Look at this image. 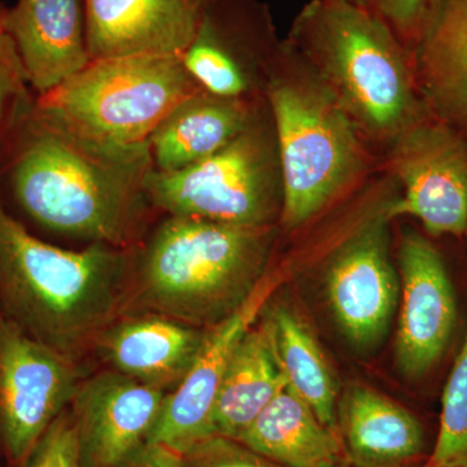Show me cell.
<instances>
[{"mask_svg": "<svg viewBox=\"0 0 467 467\" xmlns=\"http://www.w3.org/2000/svg\"><path fill=\"white\" fill-rule=\"evenodd\" d=\"M279 45L269 8L259 0H205L181 60L202 90L257 99Z\"/></svg>", "mask_w": 467, "mask_h": 467, "instance_id": "30bf717a", "label": "cell"}, {"mask_svg": "<svg viewBox=\"0 0 467 467\" xmlns=\"http://www.w3.org/2000/svg\"><path fill=\"white\" fill-rule=\"evenodd\" d=\"M389 155L402 190L387 208L389 220L413 217L431 238H465L466 135L429 113L389 144Z\"/></svg>", "mask_w": 467, "mask_h": 467, "instance_id": "ba28073f", "label": "cell"}, {"mask_svg": "<svg viewBox=\"0 0 467 467\" xmlns=\"http://www.w3.org/2000/svg\"><path fill=\"white\" fill-rule=\"evenodd\" d=\"M463 239H466V241H467V230H466V234H465V238H463Z\"/></svg>", "mask_w": 467, "mask_h": 467, "instance_id": "836d02e7", "label": "cell"}, {"mask_svg": "<svg viewBox=\"0 0 467 467\" xmlns=\"http://www.w3.org/2000/svg\"><path fill=\"white\" fill-rule=\"evenodd\" d=\"M207 334L208 328L165 316L133 313L107 326L92 346L110 370L171 393L189 373Z\"/></svg>", "mask_w": 467, "mask_h": 467, "instance_id": "e0dca14e", "label": "cell"}, {"mask_svg": "<svg viewBox=\"0 0 467 467\" xmlns=\"http://www.w3.org/2000/svg\"><path fill=\"white\" fill-rule=\"evenodd\" d=\"M282 174V226L296 229L365 173L362 135L330 90L281 41L264 90Z\"/></svg>", "mask_w": 467, "mask_h": 467, "instance_id": "5b68a950", "label": "cell"}, {"mask_svg": "<svg viewBox=\"0 0 467 467\" xmlns=\"http://www.w3.org/2000/svg\"><path fill=\"white\" fill-rule=\"evenodd\" d=\"M134 248L57 247L0 202V309L24 333L73 358L122 317Z\"/></svg>", "mask_w": 467, "mask_h": 467, "instance_id": "7a4b0ae2", "label": "cell"}, {"mask_svg": "<svg viewBox=\"0 0 467 467\" xmlns=\"http://www.w3.org/2000/svg\"><path fill=\"white\" fill-rule=\"evenodd\" d=\"M288 387L337 434L339 387L330 362L310 326L285 304L269 301L260 316Z\"/></svg>", "mask_w": 467, "mask_h": 467, "instance_id": "603a6c76", "label": "cell"}, {"mask_svg": "<svg viewBox=\"0 0 467 467\" xmlns=\"http://www.w3.org/2000/svg\"><path fill=\"white\" fill-rule=\"evenodd\" d=\"M328 467H352L347 462L346 459L339 461V462L334 463V465H330Z\"/></svg>", "mask_w": 467, "mask_h": 467, "instance_id": "d6a6232c", "label": "cell"}, {"mask_svg": "<svg viewBox=\"0 0 467 467\" xmlns=\"http://www.w3.org/2000/svg\"><path fill=\"white\" fill-rule=\"evenodd\" d=\"M285 41L339 101L362 137L391 144L429 115L413 52L370 8L312 0L295 17Z\"/></svg>", "mask_w": 467, "mask_h": 467, "instance_id": "277c9868", "label": "cell"}, {"mask_svg": "<svg viewBox=\"0 0 467 467\" xmlns=\"http://www.w3.org/2000/svg\"><path fill=\"white\" fill-rule=\"evenodd\" d=\"M115 467H183V454L161 442L147 441Z\"/></svg>", "mask_w": 467, "mask_h": 467, "instance_id": "f1b7e54d", "label": "cell"}, {"mask_svg": "<svg viewBox=\"0 0 467 467\" xmlns=\"http://www.w3.org/2000/svg\"><path fill=\"white\" fill-rule=\"evenodd\" d=\"M160 217L134 247L125 315L153 313L214 327L241 308L267 275L275 226Z\"/></svg>", "mask_w": 467, "mask_h": 467, "instance_id": "3957f363", "label": "cell"}, {"mask_svg": "<svg viewBox=\"0 0 467 467\" xmlns=\"http://www.w3.org/2000/svg\"><path fill=\"white\" fill-rule=\"evenodd\" d=\"M413 60L427 110L467 137V0H442Z\"/></svg>", "mask_w": 467, "mask_h": 467, "instance_id": "ffe728a7", "label": "cell"}, {"mask_svg": "<svg viewBox=\"0 0 467 467\" xmlns=\"http://www.w3.org/2000/svg\"><path fill=\"white\" fill-rule=\"evenodd\" d=\"M167 395L115 370L79 383L70 410L85 467H115L146 444Z\"/></svg>", "mask_w": 467, "mask_h": 467, "instance_id": "4fadbf2b", "label": "cell"}, {"mask_svg": "<svg viewBox=\"0 0 467 467\" xmlns=\"http://www.w3.org/2000/svg\"><path fill=\"white\" fill-rule=\"evenodd\" d=\"M261 319L244 334L227 365L213 409L214 434L239 439L287 387Z\"/></svg>", "mask_w": 467, "mask_h": 467, "instance_id": "7402d4cb", "label": "cell"}, {"mask_svg": "<svg viewBox=\"0 0 467 467\" xmlns=\"http://www.w3.org/2000/svg\"><path fill=\"white\" fill-rule=\"evenodd\" d=\"M8 8L0 5V36H5V17H7Z\"/></svg>", "mask_w": 467, "mask_h": 467, "instance_id": "4dcf8cb0", "label": "cell"}, {"mask_svg": "<svg viewBox=\"0 0 467 467\" xmlns=\"http://www.w3.org/2000/svg\"><path fill=\"white\" fill-rule=\"evenodd\" d=\"M278 279L267 275L250 299L214 327L182 383L168 393L149 441L161 442L184 453L196 442L214 435L213 409L234 349L256 324Z\"/></svg>", "mask_w": 467, "mask_h": 467, "instance_id": "5bb4252c", "label": "cell"}, {"mask_svg": "<svg viewBox=\"0 0 467 467\" xmlns=\"http://www.w3.org/2000/svg\"><path fill=\"white\" fill-rule=\"evenodd\" d=\"M395 361L410 380L422 379L444 358L459 325L456 287L435 238L408 232L399 247Z\"/></svg>", "mask_w": 467, "mask_h": 467, "instance_id": "7c38bea8", "label": "cell"}, {"mask_svg": "<svg viewBox=\"0 0 467 467\" xmlns=\"http://www.w3.org/2000/svg\"><path fill=\"white\" fill-rule=\"evenodd\" d=\"M72 358L33 339L0 309V450L15 467L72 404L79 386Z\"/></svg>", "mask_w": 467, "mask_h": 467, "instance_id": "9c48e42d", "label": "cell"}, {"mask_svg": "<svg viewBox=\"0 0 467 467\" xmlns=\"http://www.w3.org/2000/svg\"><path fill=\"white\" fill-rule=\"evenodd\" d=\"M152 171L149 143L94 137L36 99L0 150V202L34 234L134 248L160 216Z\"/></svg>", "mask_w": 467, "mask_h": 467, "instance_id": "6da1fadb", "label": "cell"}, {"mask_svg": "<svg viewBox=\"0 0 467 467\" xmlns=\"http://www.w3.org/2000/svg\"><path fill=\"white\" fill-rule=\"evenodd\" d=\"M337 436L352 467H408L425 450L422 423L407 408L364 384L339 396Z\"/></svg>", "mask_w": 467, "mask_h": 467, "instance_id": "d6986e66", "label": "cell"}, {"mask_svg": "<svg viewBox=\"0 0 467 467\" xmlns=\"http://www.w3.org/2000/svg\"><path fill=\"white\" fill-rule=\"evenodd\" d=\"M408 467H457V466H451V465H441V463H435L431 462V461H427L425 465L420 466H408Z\"/></svg>", "mask_w": 467, "mask_h": 467, "instance_id": "1f68e13d", "label": "cell"}, {"mask_svg": "<svg viewBox=\"0 0 467 467\" xmlns=\"http://www.w3.org/2000/svg\"><path fill=\"white\" fill-rule=\"evenodd\" d=\"M91 60L182 55L205 0H85Z\"/></svg>", "mask_w": 467, "mask_h": 467, "instance_id": "2e32d148", "label": "cell"}, {"mask_svg": "<svg viewBox=\"0 0 467 467\" xmlns=\"http://www.w3.org/2000/svg\"><path fill=\"white\" fill-rule=\"evenodd\" d=\"M265 104V98L238 99L204 90L190 95L150 135L153 171L173 173L209 158L238 137Z\"/></svg>", "mask_w": 467, "mask_h": 467, "instance_id": "ac0fdd59", "label": "cell"}, {"mask_svg": "<svg viewBox=\"0 0 467 467\" xmlns=\"http://www.w3.org/2000/svg\"><path fill=\"white\" fill-rule=\"evenodd\" d=\"M236 441L284 467H328L344 459L337 432L288 386Z\"/></svg>", "mask_w": 467, "mask_h": 467, "instance_id": "44dd1931", "label": "cell"}, {"mask_svg": "<svg viewBox=\"0 0 467 467\" xmlns=\"http://www.w3.org/2000/svg\"><path fill=\"white\" fill-rule=\"evenodd\" d=\"M441 5L442 0H371L370 9L409 51L414 52L434 23Z\"/></svg>", "mask_w": 467, "mask_h": 467, "instance_id": "484cf974", "label": "cell"}, {"mask_svg": "<svg viewBox=\"0 0 467 467\" xmlns=\"http://www.w3.org/2000/svg\"><path fill=\"white\" fill-rule=\"evenodd\" d=\"M16 467H85L72 410L66 409Z\"/></svg>", "mask_w": 467, "mask_h": 467, "instance_id": "4316f807", "label": "cell"}, {"mask_svg": "<svg viewBox=\"0 0 467 467\" xmlns=\"http://www.w3.org/2000/svg\"><path fill=\"white\" fill-rule=\"evenodd\" d=\"M430 461L467 467V327L442 391L441 427Z\"/></svg>", "mask_w": 467, "mask_h": 467, "instance_id": "cb8c5ba5", "label": "cell"}, {"mask_svg": "<svg viewBox=\"0 0 467 467\" xmlns=\"http://www.w3.org/2000/svg\"><path fill=\"white\" fill-rule=\"evenodd\" d=\"M183 467H284L236 439L212 435L183 453Z\"/></svg>", "mask_w": 467, "mask_h": 467, "instance_id": "83f0119b", "label": "cell"}, {"mask_svg": "<svg viewBox=\"0 0 467 467\" xmlns=\"http://www.w3.org/2000/svg\"><path fill=\"white\" fill-rule=\"evenodd\" d=\"M337 2L347 3V5H356V7L370 8L371 0H337Z\"/></svg>", "mask_w": 467, "mask_h": 467, "instance_id": "f546056e", "label": "cell"}, {"mask_svg": "<svg viewBox=\"0 0 467 467\" xmlns=\"http://www.w3.org/2000/svg\"><path fill=\"white\" fill-rule=\"evenodd\" d=\"M199 90L180 55H130L91 60L36 99L88 134L140 144L149 142L165 116Z\"/></svg>", "mask_w": 467, "mask_h": 467, "instance_id": "8992f818", "label": "cell"}, {"mask_svg": "<svg viewBox=\"0 0 467 467\" xmlns=\"http://www.w3.org/2000/svg\"><path fill=\"white\" fill-rule=\"evenodd\" d=\"M5 33L15 43L34 94H46L91 61L85 0H16Z\"/></svg>", "mask_w": 467, "mask_h": 467, "instance_id": "9a60e30c", "label": "cell"}, {"mask_svg": "<svg viewBox=\"0 0 467 467\" xmlns=\"http://www.w3.org/2000/svg\"><path fill=\"white\" fill-rule=\"evenodd\" d=\"M159 214L239 226H275L282 211V174L267 104L232 142L192 167L147 182Z\"/></svg>", "mask_w": 467, "mask_h": 467, "instance_id": "52a82bcc", "label": "cell"}, {"mask_svg": "<svg viewBox=\"0 0 467 467\" xmlns=\"http://www.w3.org/2000/svg\"><path fill=\"white\" fill-rule=\"evenodd\" d=\"M36 97L11 36H0V150Z\"/></svg>", "mask_w": 467, "mask_h": 467, "instance_id": "d4e9b609", "label": "cell"}, {"mask_svg": "<svg viewBox=\"0 0 467 467\" xmlns=\"http://www.w3.org/2000/svg\"><path fill=\"white\" fill-rule=\"evenodd\" d=\"M389 202L350 234L326 267L328 306L346 339L359 350L383 339L400 299V275L389 256Z\"/></svg>", "mask_w": 467, "mask_h": 467, "instance_id": "8fae6325", "label": "cell"}]
</instances>
